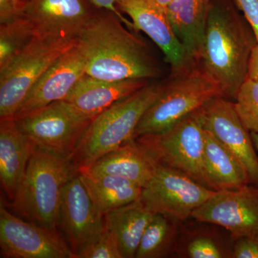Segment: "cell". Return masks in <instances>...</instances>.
I'll use <instances>...</instances> for the list:
<instances>
[{"label":"cell","instance_id":"1","mask_svg":"<svg viewBox=\"0 0 258 258\" xmlns=\"http://www.w3.org/2000/svg\"><path fill=\"white\" fill-rule=\"evenodd\" d=\"M86 74L105 81L157 79L158 64L147 45L116 15L96 14L78 37Z\"/></svg>","mask_w":258,"mask_h":258},{"label":"cell","instance_id":"2","mask_svg":"<svg viewBox=\"0 0 258 258\" xmlns=\"http://www.w3.org/2000/svg\"><path fill=\"white\" fill-rule=\"evenodd\" d=\"M231 0H212L199 62L234 98L247 79L251 52L257 44L252 28Z\"/></svg>","mask_w":258,"mask_h":258},{"label":"cell","instance_id":"3","mask_svg":"<svg viewBox=\"0 0 258 258\" xmlns=\"http://www.w3.org/2000/svg\"><path fill=\"white\" fill-rule=\"evenodd\" d=\"M78 172L71 158L53 155L33 145L25 175L10 207L25 220L57 231L62 190Z\"/></svg>","mask_w":258,"mask_h":258},{"label":"cell","instance_id":"4","mask_svg":"<svg viewBox=\"0 0 258 258\" xmlns=\"http://www.w3.org/2000/svg\"><path fill=\"white\" fill-rule=\"evenodd\" d=\"M164 83H148L95 117L71 159L79 170L134 139L145 112L160 96Z\"/></svg>","mask_w":258,"mask_h":258},{"label":"cell","instance_id":"5","mask_svg":"<svg viewBox=\"0 0 258 258\" xmlns=\"http://www.w3.org/2000/svg\"><path fill=\"white\" fill-rule=\"evenodd\" d=\"M172 73L160 96L141 118L134 139L166 132L210 100L224 97L221 88L198 60Z\"/></svg>","mask_w":258,"mask_h":258},{"label":"cell","instance_id":"6","mask_svg":"<svg viewBox=\"0 0 258 258\" xmlns=\"http://www.w3.org/2000/svg\"><path fill=\"white\" fill-rule=\"evenodd\" d=\"M78 39L39 38L0 70V119H13L35 83Z\"/></svg>","mask_w":258,"mask_h":258},{"label":"cell","instance_id":"7","mask_svg":"<svg viewBox=\"0 0 258 258\" xmlns=\"http://www.w3.org/2000/svg\"><path fill=\"white\" fill-rule=\"evenodd\" d=\"M135 139L159 164L181 171L197 182L215 190L205 167V128L198 111L166 132Z\"/></svg>","mask_w":258,"mask_h":258},{"label":"cell","instance_id":"8","mask_svg":"<svg viewBox=\"0 0 258 258\" xmlns=\"http://www.w3.org/2000/svg\"><path fill=\"white\" fill-rule=\"evenodd\" d=\"M93 118L63 100L14 120L32 145L53 155L71 158Z\"/></svg>","mask_w":258,"mask_h":258},{"label":"cell","instance_id":"9","mask_svg":"<svg viewBox=\"0 0 258 258\" xmlns=\"http://www.w3.org/2000/svg\"><path fill=\"white\" fill-rule=\"evenodd\" d=\"M215 191L184 173L158 163L152 177L142 188L140 200L153 213L182 221Z\"/></svg>","mask_w":258,"mask_h":258},{"label":"cell","instance_id":"10","mask_svg":"<svg viewBox=\"0 0 258 258\" xmlns=\"http://www.w3.org/2000/svg\"><path fill=\"white\" fill-rule=\"evenodd\" d=\"M0 257L74 258L57 231L25 221L0 205Z\"/></svg>","mask_w":258,"mask_h":258},{"label":"cell","instance_id":"11","mask_svg":"<svg viewBox=\"0 0 258 258\" xmlns=\"http://www.w3.org/2000/svg\"><path fill=\"white\" fill-rule=\"evenodd\" d=\"M58 227L63 232L74 258L98 240L104 230V215L93 203L79 172L62 190Z\"/></svg>","mask_w":258,"mask_h":258},{"label":"cell","instance_id":"12","mask_svg":"<svg viewBox=\"0 0 258 258\" xmlns=\"http://www.w3.org/2000/svg\"><path fill=\"white\" fill-rule=\"evenodd\" d=\"M199 222L225 227L235 238H258V188L220 190L191 215Z\"/></svg>","mask_w":258,"mask_h":258},{"label":"cell","instance_id":"13","mask_svg":"<svg viewBox=\"0 0 258 258\" xmlns=\"http://www.w3.org/2000/svg\"><path fill=\"white\" fill-rule=\"evenodd\" d=\"M204 128L215 137L243 164L250 181L258 185V159L250 132L236 111L235 103L215 97L198 110Z\"/></svg>","mask_w":258,"mask_h":258},{"label":"cell","instance_id":"14","mask_svg":"<svg viewBox=\"0 0 258 258\" xmlns=\"http://www.w3.org/2000/svg\"><path fill=\"white\" fill-rule=\"evenodd\" d=\"M87 0H28L24 15L39 38L78 39L94 15Z\"/></svg>","mask_w":258,"mask_h":258},{"label":"cell","instance_id":"15","mask_svg":"<svg viewBox=\"0 0 258 258\" xmlns=\"http://www.w3.org/2000/svg\"><path fill=\"white\" fill-rule=\"evenodd\" d=\"M86 58L77 42L35 83L12 120L24 118L54 102L63 101L86 74Z\"/></svg>","mask_w":258,"mask_h":258},{"label":"cell","instance_id":"16","mask_svg":"<svg viewBox=\"0 0 258 258\" xmlns=\"http://www.w3.org/2000/svg\"><path fill=\"white\" fill-rule=\"evenodd\" d=\"M118 8L131 18L134 30L144 32L160 48L172 72L193 60L176 36L166 10L154 0H120Z\"/></svg>","mask_w":258,"mask_h":258},{"label":"cell","instance_id":"17","mask_svg":"<svg viewBox=\"0 0 258 258\" xmlns=\"http://www.w3.org/2000/svg\"><path fill=\"white\" fill-rule=\"evenodd\" d=\"M149 81L147 79L105 81L85 74L64 101L95 118L113 103L147 86Z\"/></svg>","mask_w":258,"mask_h":258},{"label":"cell","instance_id":"18","mask_svg":"<svg viewBox=\"0 0 258 258\" xmlns=\"http://www.w3.org/2000/svg\"><path fill=\"white\" fill-rule=\"evenodd\" d=\"M157 164L150 153L134 139L78 171L93 175L119 176L143 188L152 177Z\"/></svg>","mask_w":258,"mask_h":258},{"label":"cell","instance_id":"19","mask_svg":"<svg viewBox=\"0 0 258 258\" xmlns=\"http://www.w3.org/2000/svg\"><path fill=\"white\" fill-rule=\"evenodd\" d=\"M32 144L18 128L15 120L0 122V180L10 202L15 195L28 167Z\"/></svg>","mask_w":258,"mask_h":258},{"label":"cell","instance_id":"20","mask_svg":"<svg viewBox=\"0 0 258 258\" xmlns=\"http://www.w3.org/2000/svg\"><path fill=\"white\" fill-rule=\"evenodd\" d=\"M212 0H172L166 8L174 32L191 60L203 46Z\"/></svg>","mask_w":258,"mask_h":258},{"label":"cell","instance_id":"21","mask_svg":"<svg viewBox=\"0 0 258 258\" xmlns=\"http://www.w3.org/2000/svg\"><path fill=\"white\" fill-rule=\"evenodd\" d=\"M205 164L215 191L240 189L248 186L251 181L240 159L206 129Z\"/></svg>","mask_w":258,"mask_h":258},{"label":"cell","instance_id":"22","mask_svg":"<svg viewBox=\"0 0 258 258\" xmlns=\"http://www.w3.org/2000/svg\"><path fill=\"white\" fill-rule=\"evenodd\" d=\"M154 215L140 199L104 215L105 225L115 234L122 257H135L142 235Z\"/></svg>","mask_w":258,"mask_h":258},{"label":"cell","instance_id":"23","mask_svg":"<svg viewBox=\"0 0 258 258\" xmlns=\"http://www.w3.org/2000/svg\"><path fill=\"white\" fill-rule=\"evenodd\" d=\"M78 171L93 203L103 215L137 201L142 196V187L124 178Z\"/></svg>","mask_w":258,"mask_h":258},{"label":"cell","instance_id":"24","mask_svg":"<svg viewBox=\"0 0 258 258\" xmlns=\"http://www.w3.org/2000/svg\"><path fill=\"white\" fill-rule=\"evenodd\" d=\"M172 235L169 219L161 214H154L142 235L135 257H163L170 246Z\"/></svg>","mask_w":258,"mask_h":258},{"label":"cell","instance_id":"25","mask_svg":"<svg viewBox=\"0 0 258 258\" xmlns=\"http://www.w3.org/2000/svg\"><path fill=\"white\" fill-rule=\"evenodd\" d=\"M34 36L31 24L24 16L0 25V70L19 55Z\"/></svg>","mask_w":258,"mask_h":258},{"label":"cell","instance_id":"26","mask_svg":"<svg viewBox=\"0 0 258 258\" xmlns=\"http://www.w3.org/2000/svg\"><path fill=\"white\" fill-rule=\"evenodd\" d=\"M235 99L241 121L250 133L258 134V83L246 79Z\"/></svg>","mask_w":258,"mask_h":258},{"label":"cell","instance_id":"27","mask_svg":"<svg viewBox=\"0 0 258 258\" xmlns=\"http://www.w3.org/2000/svg\"><path fill=\"white\" fill-rule=\"evenodd\" d=\"M75 258H123L115 234L105 225L98 240L75 255Z\"/></svg>","mask_w":258,"mask_h":258},{"label":"cell","instance_id":"28","mask_svg":"<svg viewBox=\"0 0 258 258\" xmlns=\"http://www.w3.org/2000/svg\"><path fill=\"white\" fill-rule=\"evenodd\" d=\"M187 252L191 258H220L223 257L216 244L207 237H198L190 242Z\"/></svg>","mask_w":258,"mask_h":258},{"label":"cell","instance_id":"29","mask_svg":"<svg viewBox=\"0 0 258 258\" xmlns=\"http://www.w3.org/2000/svg\"><path fill=\"white\" fill-rule=\"evenodd\" d=\"M24 5L20 0H0V24L12 23L23 17Z\"/></svg>","mask_w":258,"mask_h":258},{"label":"cell","instance_id":"30","mask_svg":"<svg viewBox=\"0 0 258 258\" xmlns=\"http://www.w3.org/2000/svg\"><path fill=\"white\" fill-rule=\"evenodd\" d=\"M237 9L252 28L258 43V0H235Z\"/></svg>","mask_w":258,"mask_h":258},{"label":"cell","instance_id":"31","mask_svg":"<svg viewBox=\"0 0 258 258\" xmlns=\"http://www.w3.org/2000/svg\"><path fill=\"white\" fill-rule=\"evenodd\" d=\"M233 256L236 258H258V238H239L234 247Z\"/></svg>","mask_w":258,"mask_h":258},{"label":"cell","instance_id":"32","mask_svg":"<svg viewBox=\"0 0 258 258\" xmlns=\"http://www.w3.org/2000/svg\"><path fill=\"white\" fill-rule=\"evenodd\" d=\"M89 1L91 4L97 7V8L104 9L113 13L121 20L122 23L124 24L125 26L128 27L130 30H134V25L132 21H129L128 19L125 18L118 10V4L120 0H89Z\"/></svg>","mask_w":258,"mask_h":258},{"label":"cell","instance_id":"33","mask_svg":"<svg viewBox=\"0 0 258 258\" xmlns=\"http://www.w3.org/2000/svg\"><path fill=\"white\" fill-rule=\"evenodd\" d=\"M247 79L258 83V43L254 47L249 57Z\"/></svg>","mask_w":258,"mask_h":258},{"label":"cell","instance_id":"34","mask_svg":"<svg viewBox=\"0 0 258 258\" xmlns=\"http://www.w3.org/2000/svg\"><path fill=\"white\" fill-rule=\"evenodd\" d=\"M158 5H160L163 8L166 10L167 7L169 6V4L171 3L172 0H154Z\"/></svg>","mask_w":258,"mask_h":258},{"label":"cell","instance_id":"35","mask_svg":"<svg viewBox=\"0 0 258 258\" xmlns=\"http://www.w3.org/2000/svg\"><path fill=\"white\" fill-rule=\"evenodd\" d=\"M252 137V142H253L254 147L258 152V134L250 133Z\"/></svg>","mask_w":258,"mask_h":258},{"label":"cell","instance_id":"36","mask_svg":"<svg viewBox=\"0 0 258 258\" xmlns=\"http://www.w3.org/2000/svg\"><path fill=\"white\" fill-rule=\"evenodd\" d=\"M20 1H21L22 3H23V4H25V3H26V2H28V0H20Z\"/></svg>","mask_w":258,"mask_h":258}]
</instances>
